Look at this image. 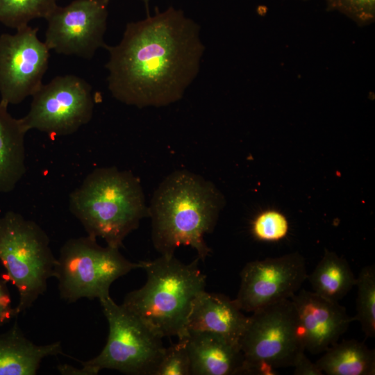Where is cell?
I'll use <instances>...</instances> for the list:
<instances>
[{
	"mask_svg": "<svg viewBox=\"0 0 375 375\" xmlns=\"http://www.w3.org/2000/svg\"><path fill=\"white\" fill-rule=\"evenodd\" d=\"M105 49L108 90L117 100L139 108L181 99L205 51L199 25L174 7L128 23L120 42Z\"/></svg>",
	"mask_w": 375,
	"mask_h": 375,
	"instance_id": "1",
	"label": "cell"
},
{
	"mask_svg": "<svg viewBox=\"0 0 375 375\" xmlns=\"http://www.w3.org/2000/svg\"><path fill=\"white\" fill-rule=\"evenodd\" d=\"M225 200L210 181L188 170L168 175L155 190L149 217L155 249L163 256L174 255L180 246H190L204 261L210 249L204 240L217 224Z\"/></svg>",
	"mask_w": 375,
	"mask_h": 375,
	"instance_id": "2",
	"label": "cell"
},
{
	"mask_svg": "<svg viewBox=\"0 0 375 375\" xmlns=\"http://www.w3.org/2000/svg\"><path fill=\"white\" fill-rule=\"evenodd\" d=\"M71 212L88 235L118 248L149 216L144 192L131 172L117 167L94 169L69 197Z\"/></svg>",
	"mask_w": 375,
	"mask_h": 375,
	"instance_id": "3",
	"label": "cell"
},
{
	"mask_svg": "<svg viewBox=\"0 0 375 375\" xmlns=\"http://www.w3.org/2000/svg\"><path fill=\"white\" fill-rule=\"evenodd\" d=\"M197 258L185 264L174 255L140 261L145 284L128 293L124 306L161 337L182 338L195 298L205 290L206 276Z\"/></svg>",
	"mask_w": 375,
	"mask_h": 375,
	"instance_id": "4",
	"label": "cell"
},
{
	"mask_svg": "<svg viewBox=\"0 0 375 375\" xmlns=\"http://www.w3.org/2000/svg\"><path fill=\"white\" fill-rule=\"evenodd\" d=\"M0 261L17 290V314L25 312L54 277L57 258L46 232L35 222L8 211L0 217Z\"/></svg>",
	"mask_w": 375,
	"mask_h": 375,
	"instance_id": "5",
	"label": "cell"
},
{
	"mask_svg": "<svg viewBox=\"0 0 375 375\" xmlns=\"http://www.w3.org/2000/svg\"><path fill=\"white\" fill-rule=\"evenodd\" d=\"M119 249L101 247L89 235L68 240L55 267L60 298L74 303L83 298L99 301L109 297L115 281L142 266L140 261L126 259Z\"/></svg>",
	"mask_w": 375,
	"mask_h": 375,
	"instance_id": "6",
	"label": "cell"
},
{
	"mask_svg": "<svg viewBox=\"0 0 375 375\" xmlns=\"http://www.w3.org/2000/svg\"><path fill=\"white\" fill-rule=\"evenodd\" d=\"M249 317L240 341L242 374H274L292 367L305 350L294 306L290 299L265 306Z\"/></svg>",
	"mask_w": 375,
	"mask_h": 375,
	"instance_id": "7",
	"label": "cell"
},
{
	"mask_svg": "<svg viewBox=\"0 0 375 375\" xmlns=\"http://www.w3.org/2000/svg\"><path fill=\"white\" fill-rule=\"evenodd\" d=\"M108 324V335L100 353L81 361L92 375L103 369L126 374L153 375L165 347L162 338L110 296L99 300Z\"/></svg>",
	"mask_w": 375,
	"mask_h": 375,
	"instance_id": "8",
	"label": "cell"
},
{
	"mask_svg": "<svg viewBox=\"0 0 375 375\" xmlns=\"http://www.w3.org/2000/svg\"><path fill=\"white\" fill-rule=\"evenodd\" d=\"M28 113L20 119L28 132L36 129L54 138L74 133L92 119L91 85L72 74L57 76L32 96Z\"/></svg>",
	"mask_w": 375,
	"mask_h": 375,
	"instance_id": "9",
	"label": "cell"
},
{
	"mask_svg": "<svg viewBox=\"0 0 375 375\" xmlns=\"http://www.w3.org/2000/svg\"><path fill=\"white\" fill-rule=\"evenodd\" d=\"M38 32L28 25L0 36V101L8 106L32 97L43 84L50 50Z\"/></svg>",
	"mask_w": 375,
	"mask_h": 375,
	"instance_id": "10",
	"label": "cell"
},
{
	"mask_svg": "<svg viewBox=\"0 0 375 375\" xmlns=\"http://www.w3.org/2000/svg\"><path fill=\"white\" fill-rule=\"evenodd\" d=\"M107 0H74L57 6L46 19L44 42L60 54L91 59L97 49L106 48Z\"/></svg>",
	"mask_w": 375,
	"mask_h": 375,
	"instance_id": "11",
	"label": "cell"
},
{
	"mask_svg": "<svg viewBox=\"0 0 375 375\" xmlns=\"http://www.w3.org/2000/svg\"><path fill=\"white\" fill-rule=\"evenodd\" d=\"M305 258L299 252L247 263L235 299L242 311L253 312L294 295L307 279Z\"/></svg>",
	"mask_w": 375,
	"mask_h": 375,
	"instance_id": "12",
	"label": "cell"
},
{
	"mask_svg": "<svg viewBox=\"0 0 375 375\" xmlns=\"http://www.w3.org/2000/svg\"><path fill=\"white\" fill-rule=\"evenodd\" d=\"M298 317L305 350L317 354L336 343L356 321L338 301L313 291L300 290L290 298Z\"/></svg>",
	"mask_w": 375,
	"mask_h": 375,
	"instance_id": "13",
	"label": "cell"
},
{
	"mask_svg": "<svg viewBox=\"0 0 375 375\" xmlns=\"http://www.w3.org/2000/svg\"><path fill=\"white\" fill-rule=\"evenodd\" d=\"M242 311L235 299L222 294L203 290L192 303L186 332L213 333L240 347L249 318Z\"/></svg>",
	"mask_w": 375,
	"mask_h": 375,
	"instance_id": "14",
	"label": "cell"
},
{
	"mask_svg": "<svg viewBox=\"0 0 375 375\" xmlns=\"http://www.w3.org/2000/svg\"><path fill=\"white\" fill-rule=\"evenodd\" d=\"M183 338L190 360L191 374H242L244 356L240 347L208 331H187Z\"/></svg>",
	"mask_w": 375,
	"mask_h": 375,
	"instance_id": "15",
	"label": "cell"
},
{
	"mask_svg": "<svg viewBox=\"0 0 375 375\" xmlns=\"http://www.w3.org/2000/svg\"><path fill=\"white\" fill-rule=\"evenodd\" d=\"M62 354L60 341L39 345L23 333L17 321L0 334V375H35L42 360Z\"/></svg>",
	"mask_w": 375,
	"mask_h": 375,
	"instance_id": "16",
	"label": "cell"
},
{
	"mask_svg": "<svg viewBox=\"0 0 375 375\" xmlns=\"http://www.w3.org/2000/svg\"><path fill=\"white\" fill-rule=\"evenodd\" d=\"M0 101V194L13 190L26 172L25 135L20 119Z\"/></svg>",
	"mask_w": 375,
	"mask_h": 375,
	"instance_id": "17",
	"label": "cell"
},
{
	"mask_svg": "<svg viewBox=\"0 0 375 375\" xmlns=\"http://www.w3.org/2000/svg\"><path fill=\"white\" fill-rule=\"evenodd\" d=\"M328 375H374L375 353L363 342L355 340L336 342L315 362Z\"/></svg>",
	"mask_w": 375,
	"mask_h": 375,
	"instance_id": "18",
	"label": "cell"
},
{
	"mask_svg": "<svg viewBox=\"0 0 375 375\" xmlns=\"http://www.w3.org/2000/svg\"><path fill=\"white\" fill-rule=\"evenodd\" d=\"M307 279L314 292L338 302L356 283V278L348 262L327 249L312 272L308 275Z\"/></svg>",
	"mask_w": 375,
	"mask_h": 375,
	"instance_id": "19",
	"label": "cell"
},
{
	"mask_svg": "<svg viewBox=\"0 0 375 375\" xmlns=\"http://www.w3.org/2000/svg\"><path fill=\"white\" fill-rule=\"evenodd\" d=\"M56 0H0V22L15 28L35 19H47L57 6Z\"/></svg>",
	"mask_w": 375,
	"mask_h": 375,
	"instance_id": "20",
	"label": "cell"
},
{
	"mask_svg": "<svg viewBox=\"0 0 375 375\" xmlns=\"http://www.w3.org/2000/svg\"><path fill=\"white\" fill-rule=\"evenodd\" d=\"M356 321L367 338L375 336V267L367 265L362 268L358 277Z\"/></svg>",
	"mask_w": 375,
	"mask_h": 375,
	"instance_id": "21",
	"label": "cell"
},
{
	"mask_svg": "<svg viewBox=\"0 0 375 375\" xmlns=\"http://www.w3.org/2000/svg\"><path fill=\"white\" fill-rule=\"evenodd\" d=\"M251 233L260 241L276 242L283 239L289 231V222L282 212L274 209L259 212L251 222Z\"/></svg>",
	"mask_w": 375,
	"mask_h": 375,
	"instance_id": "22",
	"label": "cell"
},
{
	"mask_svg": "<svg viewBox=\"0 0 375 375\" xmlns=\"http://www.w3.org/2000/svg\"><path fill=\"white\" fill-rule=\"evenodd\" d=\"M190 360L183 338L165 349L153 375H190Z\"/></svg>",
	"mask_w": 375,
	"mask_h": 375,
	"instance_id": "23",
	"label": "cell"
},
{
	"mask_svg": "<svg viewBox=\"0 0 375 375\" xmlns=\"http://www.w3.org/2000/svg\"><path fill=\"white\" fill-rule=\"evenodd\" d=\"M329 10L344 15L358 26H367L375 20V0H325Z\"/></svg>",
	"mask_w": 375,
	"mask_h": 375,
	"instance_id": "24",
	"label": "cell"
},
{
	"mask_svg": "<svg viewBox=\"0 0 375 375\" xmlns=\"http://www.w3.org/2000/svg\"><path fill=\"white\" fill-rule=\"evenodd\" d=\"M18 316L15 307H12L10 294L6 283L0 279V326Z\"/></svg>",
	"mask_w": 375,
	"mask_h": 375,
	"instance_id": "25",
	"label": "cell"
},
{
	"mask_svg": "<svg viewBox=\"0 0 375 375\" xmlns=\"http://www.w3.org/2000/svg\"><path fill=\"white\" fill-rule=\"evenodd\" d=\"M295 375H322L323 372L316 362H311L305 355L301 353L292 366Z\"/></svg>",
	"mask_w": 375,
	"mask_h": 375,
	"instance_id": "26",
	"label": "cell"
},
{
	"mask_svg": "<svg viewBox=\"0 0 375 375\" xmlns=\"http://www.w3.org/2000/svg\"><path fill=\"white\" fill-rule=\"evenodd\" d=\"M59 372L62 375H92L90 371L85 367L76 368L67 364L59 365L57 367Z\"/></svg>",
	"mask_w": 375,
	"mask_h": 375,
	"instance_id": "27",
	"label": "cell"
},
{
	"mask_svg": "<svg viewBox=\"0 0 375 375\" xmlns=\"http://www.w3.org/2000/svg\"><path fill=\"white\" fill-rule=\"evenodd\" d=\"M107 1L108 2L110 1V0H107ZM142 1L144 3L147 11L148 12H149V3L150 0H142Z\"/></svg>",
	"mask_w": 375,
	"mask_h": 375,
	"instance_id": "28",
	"label": "cell"
}]
</instances>
